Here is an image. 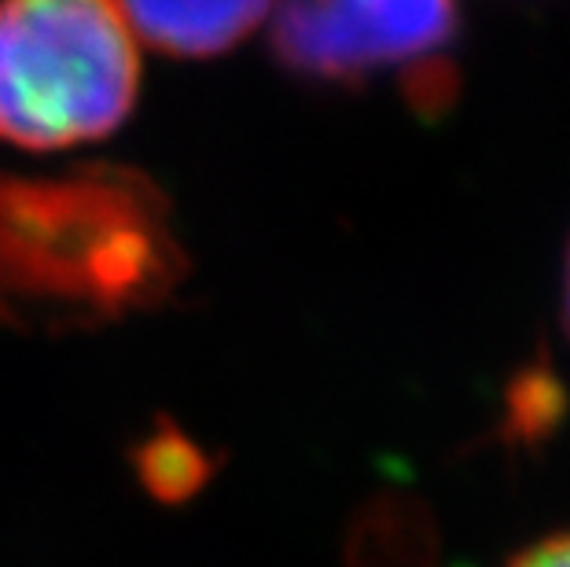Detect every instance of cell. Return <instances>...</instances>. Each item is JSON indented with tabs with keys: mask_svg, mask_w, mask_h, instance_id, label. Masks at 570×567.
I'll use <instances>...</instances> for the list:
<instances>
[{
	"mask_svg": "<svg viewBox=\"0 0 570 567\" xmlns=\"http://www.w3.org/2000/svg\"><path fill=\"white\" fill-rule=\"evenodd\" d=\"M188 276L166 192L122 163L0 174V324L100 329L163 306Z\"/></svg>",
	"mask_w": 570,
	"mask_h": 567,
	"instance_id": "cell-1",
	"label": "cell"
},
{
	"mask_svg": "<svg viewBox=\"0 0 570 567\" xmlns=\"http://www.w3.org/2000/svg\"><path fill=\"white\" fill-rule=\"evenodd\" d=\"M140 96V41L115 0H0V140H104Z\"/></svg>",
	"mask_w": 570,
	"mask_h": 567,
	"instance_id": "cell-2",
	"label": "cell"
},
{
	"mask_svg": "<svg viewBox=\"0 0 570 567\" xmlns=\"http://www.w3.org/2000/svg\"><path fill=\"white\" fill-rule=\"evenodd\" d=\"M456 30V0H276L269 48L298 78L361 86L442 56Z\"/></svg>",
	"mask_w": 570,
	"mask_h": 567,
	"instance_id": "cell-3",
	"label": "cell"
},
{
	"mask_svg": "<svg viewBox=\"0 0 570 567\" xmlns=\"http://www.w3.org/2000/svg\"><path fill=\"white\" fill-rule=\"evenodd\" d=\"M137 41L177 59H210L247 41L276 0H115Z\"/></svg>",
	"mask_w": 570,
	"mask_h": 567,
	"instance_id": "cell-4",
	"label": "cell"
},
{
	"mask_svg": "<svg viewBox=\"0 0 570 567\" xmlns=\"http://www.w3.org/2000/svg\"><path fill=\"white\" fill-rule=\"evenodd\" d=\"M140 472L163 498H177L191 482H199V450L174 428L159 431L140 450Z\"/></svg>",
	"mask_w": 570,
	"mask_h": 567,
	"instance_id": "cell-5",
	"label": "cell"
},
{
	"mask_svg": "<svg viewBox=\"0 0 570 567\" xmlns=\"http://www.w3.org/2000/svg\"><path fill=\"white\" fill-rule=\"evenodd\" d=\"M402 81H405V100L416 107L423 118H439L445 107H453L460 92L456 67L449 63L445 56L423 59V63L409 67Z\"/></svg>",
	"mask_w": 570,
	"mask_h": 567,
	"instance_id": "cell-6",
	"label": "cell"
},
{
	"mask_svg": "<svg viewBox=\"0 0 570 567\" xmlns=\"http://www.w3.org/2000/svg\"><path fill=\"white\" fill-rule=\"evenodd\" d=\"M508 567H570V530L533 541L530 549H523L519 557H512V564H508Z\"/></svg>",
	"mask_w": 570,
	"mask_h": 567,
	"instance_id": "cell-7",
	"label": "cell"
},
{
	"mask_svg": "<svg viewBox=\"0 0 570 567\" xmlns=\"http://www.w3.org/2000/svg\"><path fill=\"white\" fill-rule=\"evenodd\" d=\"M563 329L570 335V244H567V258H563Z\"/></svg>",
	"mask_w": 570,
	"mask_h": 567,
	"instance_id": "cell-8",
	"label": "cell"
}]
</instances>
